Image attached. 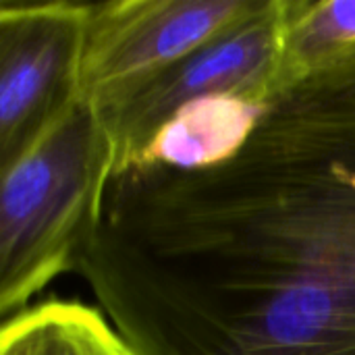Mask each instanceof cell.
I'll use <instances>...</instances> for the list:
<instances>
[{
    "label": "cell",
    "instance_id": "1",
    "mask_svg": "<svg viewBox=\"0 0 355 355\" xmlns=\"http://www.w3.org/2000/svg\"><path fill=\"white\" fill-rule=\"evenodd\" d=\"M75 272L135 355H355V85L218 164L114 175Z\"/></svg>",
    "mask_w": 355,
    "mask_h": 355
},
{
    "label": "cell",
    "instance_id": "2",
    "mask_svg": "<svg viewBox=\"0 0 355 355\" xmlns=\"http://www.w3.org/2000/svg\"><path fill=\"white\" fill-rule=\"evenodd\" d=\"M116 168L104 116L77 102L19 162L0 191V316L29 308L60 275L77 270L100 223Z\"/></svg>",
    "mask_w": 355,
    "mask_h": 355
},
{
    "label": "cell",
    "instance_id": "3",
    "mask_svg": "<svg viewBox=\"0 0 355 355\" xmlns=\"http://www.w3.org/2000/svg\"><path fill=\"white\" fill-rule=\"evenodd\" d=\"M268 0L92 2L79 98L110 116L139 89L198 48L243 25Z\"/></svg>",
    "mask_w": 355,
    "mask_h": 355
},
{
    "label": "cell",
    "instance_id": "4",
    "mask_svg": "<svg viewBox=\"0 0 355 355\" xmlns=\"http://www.w3.org/2000/svg\"><path fill=\"white\" fill-rule=\"evenodd\" d=\"M89 6L73 0L0 2V173L81 100Z\"/></svg>",
    "mask_w": 355,
    "mask_h": 355
},
{
    "label": "cell",
    "instance_id": "5",
    "mask_svg": "<svg viewBox=\"0 0 355 355\" xmlns=\"http://www.w3.org/2000/svg\"><path fill=\"white\" fill-rule=\"evenodd\" d=\"M277 52L279 0H268L260 15L160 73L116 112L104 116L116 144L114 175L131 168L164 121L187 102L239 94L275 106Z\"/></svg>",
    "mask_w": 355,
    "mask_h": 355
},
{
    "label": "cell",
    "instance_id": "6",
    "mask_svg": "<svg viewBox=\"0 0 355 355\" xmlns=\"http://www.w3.org/2000/svg\"><path fill=\"white\" fill-rule=\"evenodd\" d=\"M355 85V0H279L277 102Z\"/></svg>",
    "mask_w": 355,
    "mask_h": 355
},
{
    "label": "cell",
    "instance_id": "7",
    "mask_svg": "<svg viewBox=\"0 0 355 355\" xmlns=\"http://www.w3.org/2000/svg\"><path fill=\"white\" fill-rule=\"evenodd\" d=\"M270 108L239 94H216L187 102L164 121L131 168L198 171L218 164L243 148Z\"/></svg>",
    "mask_w": 355,
    "mask_h": 355
},
{
    "label": "cell",
    "instance_id": "8",
    "mask_svg": "<svg viewBox=\"0 0 355 355\" xmlns=\"http://www.w3.org/2000/svg\"><path fill=\"white\" fill-rule=\"evenodd\" d=\"M0 355H135L102 312L50 300L2 322Z\"/></svg>",
    "mask_w": 355,
    "mask_h": 355
}]
</instances>
